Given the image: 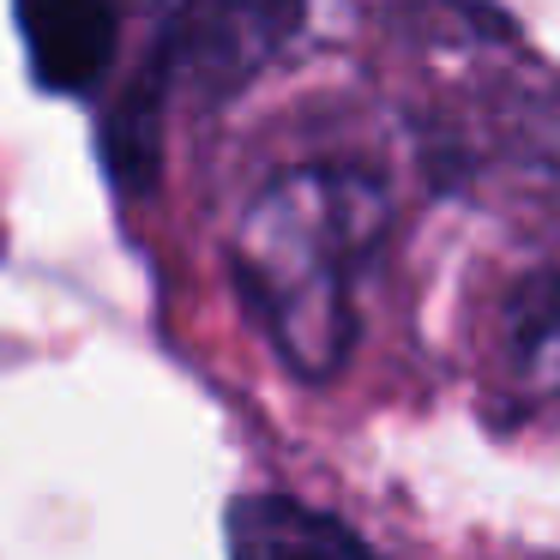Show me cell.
Listing matches in <instances>:
<instances>
[{
    "label": "cell",
    "instance_id": "cell-1",
    "mask_svg": "<svg viewBox=\"0 0 560 560\" xmlns=\"http://www.w3.org/2000/svg\"><path fill=\"white\" fill-rule=\"evenodd\" d=\"M392 199L368 170H290L247 206L235 283L302 380H331L355 350V290L386 247Z\"/></svg>",
    "mask_w": 560,
    "mask_h": 560
},
{
    "label": "cell",
    "instance_id": "cell-2",
    "mask_svg": "<svg viewBox=\"0 0 560 560\" xmlns=\"http://www.w3.org/2000/svg\"><path fill=\"white\" fill-rule=\"evenodd\" d=\"M302 19L307 0H170L158 55L139 73L163 97L194 91L199 103H223L254 85L259 67L278 61Z\"/></svg>",
    "mask_w": 560,
    "mask_h": 560
},
{
    "label": "cell",
    "instance_id": "cell-3",
    "mask_svg": "<svg viewBox=\"0 0 560 560\" xmlns=\"http://www.w3.org/2000/svg\"><path fill=\"white\" fill-rule=\"evenodd\" d=\"M31 79L55 97H91L109 79L121 0H19Z\"/></svg>",
    "mask_w": 560,
    "mask_h": 560
},
{
    "label": "cell",
    "instance_id": "cell-4",
    "mask_svg": "<svg viewBox=\"0 0 560 560\" xmlns=\"http://www.w3.org/2000/svg\"><path fill=\"white\" fill-rule=\"evenodd\" d=\"M506 416L560 410V266L530 271L500 302V355H494Z\"/></svg>",
    "mask_w": 560,
    "mask_h": 560
},
{
    "label": "cell",
    "instance_id": "cell-5",
    "mask_svg": "<svg viewBox=\"0 0 560 560\" xmlns=\"http://www.w3.org/2000/svg\"><path fill=\"white\" fill-rule=\"evenodd\" d=\"M230 555L266 560V555H368V536L350 530L331 512H314L290 494H242L223 518Z\"/></svg>",
    "mask_w": 560,
    "mask_h": 560
}]
</instances>
